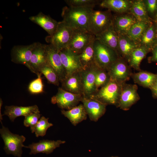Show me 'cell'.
Masks as SVG:
<instances>
[{
    "label": "cell",
    "mask_w": 157,
    "mask_h": 157,
    "mask_svg": "<svg viewBox=\"0 0 157 157\" xmlns=\"http://www.w3.org/2000/svg\"><path fill=\"white\" fill-rule=\"evenodd\" d=\"M140 14L133 11L97 10L93 15L94 32L110 44L132 47L134 24Z\"/></svg>",
    "instance_id": "1"
},
{
    "label": "cell",
    "mask_w": 157,
    "mask_h": 157,
    "mask_svg": "<svg viewBox=\"0 0 157 157\" xmlns=\"http://www.w3.org/2000/svg\"><path fill=\"white\" fill-rule=\"evenodd\" d=\"M110 44L94 32L88 33L84 45L78 53L69 57L70 63L89 76L101 72Z\"/></svg>",
    "instance_id": "2"
},
{
    "label": "cell",
    "mask_w": 157,
    "mask_h": 157,
    "mask_svg": "<svg viewBox=\"0 0 157 157\" xmlns=\"http://www.w3.org/2000/svg\"><path fill=\"white\" fill-rule=\"evenodd\" d=\"M89 76L93 95L100 111L99 116L125 104L118 82L101 72Z\"/></svg>",
    "instance_id": "3"
},
{
    "label": "cell",
    "mask_w": 157,
    "mask_h": 157,
    "mask_svg": "<svg viewBox=\"0 0 157 157\" xmlns=\"http://www.w3.org/2000/svg\"><path fill=\"white\" fill-rule=\"evenodd\" d=\"M143 57V53L134 48L118 44H110L101 72L109 78L119 82Z\"/></svg>",
    "instance_id": "4"
},
{
    "label": "cell",
    "mask_w": 157,
    "mask_h": 157,
    "mask_svg": "<svg viewBox=\"0 0 157 157\" xmlns=\"http://www.w3.org/2000/svg\"><path fill=\"white\" fill-rule=\"evenodd\" d=\"M71 94L79 102L92 124L99 117L100 111L93 95L90 76L78 67H68Z\"/></svg>",
    "instance_id": "5"
},
{
    "label": "cell",
    "mask_w": 157,
    "mask_h": 157,
    "mask_svg": "<svg viewBox=\"0 0 157 157\" xmlns=\"http://www.w3.org/2000/svg\"><path fill=\"white\" fill-rule=\"evenodd\" d=\"M71 95L68 67L54 64L48 78L43 104L57 113L61 110L59 109L60 104Z\"/></svg>",
    "instance_id": "6"
},
{
    "label": "cell",
    "mask_w": 157,
    "mask_h": 157,
    "mask_svg": "<svg viewBox=\"0 0 157 157\" xmlns=\"http://www.w3.org/2000/svg\"><path fill=\"white\" fill-rule=\"evenodd\" d=\"M145 98L143 95L122 107L124 132V144L134 146L144 137L143 112Z\"/></svg>",
    "instance_id": "7"
},
{
    "label": "cell",
    "mask_w": 157,
    "mask_h": 157,
    "mask_svg": "<svg viewBox=\"0 0 157 157\" xmlns=\"http://www.w3.org/2000/svg\"><path fill=\"white\" fill-rule=\"evenodd\" d=\"M54 64L41 68H24L17 76V90L25 96H32L43 103L49 75Z\"/></svg>",
    "instance_id": "8"
},
{
    "label": "cell",
    "mask_w": 157,
    "mask_h": 157,
    "mask_svg": "<svg viewBox=\"0 0 157 157\" xmlns=\"http://www.w3.org/2000/svg\"><path fill=\"white\" fill-rule=\"evenodd\" d=\"M132 47L144 54L157 46V16L140 14L135 21Z\"/></svg>",
    "instance_id": "9"
},
{
    "label": "cell",
    "mask_w": 157,
    "mask_h": 157,
    "mask_svg": "<svg viewBox=\"0 0 157 157\" xmlns=\"http://www.w3.org/2000/svg\"><path fill=\"white\" fill-rule=\"evenodd\" d=\"M122 107L111 109L100 115L92 124L93 133L107 140L124 142Z\"/></svg>",
    "instance_id": "10"
},
{
    "label": "cell",
    "mask_w": 157,
    "mask_h": 157,
    "mask_svg": "<svg viewBox=\"0 0 157 157\" xmlns=\"http://www.w3.org/2000/svg\"><path fill=\"white\" fill-rule=\"evenodd\" d=\"M124 146L123 142L107 140L89 132L84 142L77 147V153L86 157H116Z\"/></svg>",
    "instance_id": "11"
},
{
    "label": "cell",
    "mask_w": 157,
    "mask_h": 157,
    "mask_svg": "<svg viewBox=\"0 0 157 157\" xmlns=\"http://www.w3.org/2000/svg\"><path fill=\"white\" fill-rule=\"evenodd\" d=\"M44 29L63 41L74 52L78 53L83 47L87 39L88 33L78 28L74 24L59 19L53 24L46 25Z\"/></svg>",
    "instance_id": "12"
},
{
    "label": "cell",
    "mask_w": 157,
    "mask_h": 157,
    "mask_svg": "<svg viewBox=\"0 0 157 157\" xmlns=\"http://www.w3.org/2000/svg\"><path fill=\"white\" fill-rule=\"evenodd\" d=\"M143 57L140 59L125 74L119 82V88L125 104H129L142 95L141 65Z\"/></svg>",
    "instance_id": "13"
},
{
    "label": "cell",
    "mask_w": 157,
    "mask_h": 157,
    "mask_svg": "<svg viewBox=\"0 0 157 157\" xmlns=\"http://www.w3.org/2000/svg\"><path fill=\"white\" fill-rule=\"evenodd\" d=\"M141 74L142 95L148 101L157 104V67L143 59Z\"/></svg>",
    "instance_id": "14"
},
{
    "label": "cell",
    "mask_w": 157,
    "mask_h": 157,
    "mask_svg": "<svg viewBox=\"0 0 157 157\" xmlns=\"http://www.w3.org/2000/svg\"><path fill=\"white\" fill-rule=\"evenodd\" d=\"M59 107L66 113L73 124L83 128H89L90 121L85 109L72 95L62 101Z\"/></svg>",
    "instance_id": "15"
},
{
    "label": "cell",
    "mask_w": 157,
    "mask_h": 157,
    "mask_svg": "<svg viewBox=\"0 0 157 157\" xmlns=\"http://www.w3.org/2000/svg\"><path fill=\"white\" fill-rule=\"evenodd\" d=\"M152 1L147 0H99L98 4L104 10L133 11L140 13L149 7Z\"/></svg>",
    "instance_id": "16"
},
{
    "label": "cell",
    "mask_w": 157,
    "mask_h": 157,
    "mask_svg": "<svg viewBox=\"0 0 157 157\" xmlns=\"http://www.w3.org/2000/svg\"><path fill=\"white\" fill-rule=\"evenodd\" d=\"M62 111L61 110L56 113V117L49 121L44 126L42 135L46 140L57 141L66 137V128L62 116Z\"/></svg>",
    "instance_id": "17"
},
{
    "label": "cell",
    "mask_w": 157,
    "mask_h": 157,
    "mask_svg": "<svg viewBox=\"0 0 157 157\" xmlns=\"http://www.w3.org/2000/svg\"><path fill=\"white\" fill-rule=\"evenodd\" d=\"M143 127L144 137L157 128V104L146 98L144 109Z\"/></svg>",
    "instance_id": "18"
},
{
    "label": "cell",
    "mask_w": 157,
    "mask_h": 157,
    "mask_svg": "<svg viewBox=\"0 0 157 157\" xmlns=\"http://www.w3.org/2000/svg\"><path fill=\"white\" fill-rule=\"evenodd\" d=\"M133 147L143 149L157 156V128Z\"/></svg>",
    "instance_id": "19"
},
{
    "label": "cell",
    "mask_w": 157,
    "mask_h": 157,
    "mask_svg": "<svg viewBox=\"0 0 157 157\" xmlns=\"http://www.w3.org/2000/svg\"><path fill=\"white\" fill-rule=\"evenodd\" d=\"M122 152L124 157H157V156L143 149L128 146L124 144Z\"/></svg>",
    "instance_id": "20"
},
{
    "label": "cell",
    "mask_w": 157,
    "mask_h": 157,
    "mask_svg": "<svg viewBox=\"0 0 157 157\" xmlns=\"http://www.w3.org/2000/svg\"><path fill=\"white\" fill-rule=\"evenodd\" d=\"M144 59L152 66L157 67V46L148 52L143 54Z\"/></svg>",
    "instance_id": "21"
},
{
    "label": "cell",
    "mask_w": 157,
    "mask_h": 157,
    "mask_svg": "<svg viewBox=\"0 0 157 157\" xmlns=\"http://www.w3.org/2000/svg\"><path fill=\"white\" fill-rule=\"evenodd\" d=\"M149 8L152 11L157 12V0L152 1V2L150 5Z\"/></svg>",
    "instance_id": "22"
},
{
    "label": "cell",
    "mask_w": 157,
    "mask_h": 157,
    "mask_svg": "<svg viewBox=\"0 0 157 157\" xmlns=\"http://www.w3.org/2000/svg\"><path fill=\"white\" fill-rule=\"evenodd\" d=\"M124 157V156H121V157Z\"/></svg>",
    "instance_id": "23"
}]
</instances>
